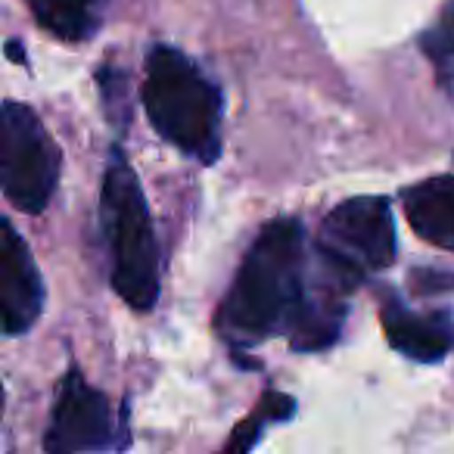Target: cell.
I'll use <instances>...</instances> for the list:
<instances>
[{
    "label": "cell",
    "instance_id": "1",
    "mask_svg": "<svg viewBox=\"0 0 454 454\" xmlns=\"http://www.w3.org/2000/svg\"><path fill=\"white\" fill-rule=\"evenodd\" d=\"M309 249L296 218H274L243 255L234 286L221 299L218 330L231 346L249 348L274 333H290L309 296Z\"/></svg>",
    "mask_w": 454,
    "mask_h": 454
},
{
    "label": "cell",
    "instance_id": "2",
    "mask_svg": "<svg viewBox=\"0 0 454 454\" xmlns=\"http://www.w3.org/2000/svg\"><path fill=\"white\" fill-rule=\"evenodd\" d=\"M144 106L153 128L187 156L215 162L221 150V90L193 59L175 47H153L146 57Z\"/></svg>",
    "mask_w": 454,
    "mask_h": 454
},
{
    "label": "cell",
    "instance_id": "3",
    "mask_svg": "<svg viewBox=\"0 0 454 454\" xmlns=\"http://www.w3.org/2000/svg\"><path fill=\"white\" fill-rule=\"evenodd\" d=\"M100 215L113 255V290L131 309L150 311L159 299V247L146 196L121 153L109 159Z\"/></svg>",
    "mask_w": 454,
    "mask_h": 454
},
{
    "label": "cell",
    "instance_id": "4",
    "mask_svg": "<svg viewBox=\"0 0 454 454\" xmlns=\"http://www.w3.org/2000/svg\"><path fill=\"white\" fill-rule=\"evenodd\" d=\"M59 146L32 106L7 100L0 119V187L10 206L38 215L59 184Z\"/></svg>",
    "mask_w": 454,
    "mask_h": 454
},
{
    "label": "cell",
    "instance_id": "5",
    "mask_svg": "<svg viewBox=\"0 0 454 454\" xmlns=\"http://www.w3.org/2000/svg\"><path fill=\"white\" fill-rule=\"evenodd\" d=\"M395 221L383 196H355L340 202L321 221L317 255L355 286L367 274L389 268L395 262Z\"/></svg>",
    "mask_w": 454,
    "mask_h": 454
},
{
    "label": "cell",
    "instance_id": "6",
    "mask_svg": "<svg viewBox=\"0 0 454 454\" xmlns=\"http://www.w3.org/2000/svg\"><path fill=\"white\" fill-rule=\"evenodd\" d=\"M113 404L106 402L100 389H94L82 377V371H69L59 383L44 448L51 454L100 451V448L113 445Z\"/></svg>",
    "mask_w": 454,
    "mask_h": 454
},
{
    "label": "cell",
    "instance_id": "7",
    "mask_svg": "<svg viewBox=\"0 0 454 454\" xmlns=\"http://www.w3.org/2000/svg\"><path fill=\"white\" fill-rule=\"evenodd\" d=\"M44 309V284L41 271L32 259V249L26 247L16 227L4 221V243H0V315L4 330L10 336H20L32 330Z\"/></svg>",
    "mask_w": 454,
    "mask_h": 454
},
{
    "label": "cell",
    "instance_id": "8",
    "mask_svg": "<svg viewBox=\"0 0 454 454\" xmlns=\"http://www.w3.org/2000/svg\"><path fill=\"white\" fill-rule=\"evenodd\" d=\"M380 321H383L389 346L423 364H435L454 348V321L448 311L417 315L404 302L389 296L380 309Z\"/></svg>",
    "mask_w": 454,
    "mask_h": 454
},
{
    "label": "cell",
    "instance_id": "9",
    "mask_svg": "<svg viewBox=\"0 0 454 454\" xmlns=\"http://www.w3.org/2000/svg\"><path fill=\"white\" fill-rule=\"evenodd\" d=\"M402 208L411 231L429 247L454 253V175L420 181L402 193Z\"/></svg>",
    "mask_w": 454,
    "mask_h": 454
},
{
    "label": "cell",
    "instance_id": "10",
    "mask_svg": "<svg viewBox=\"0 0 454 454\" xmlns=\"http://www.w3.org/2000/svg\"><path fill=\"white\" fill-rule=\"evenodd\" d=\"M41 28L63 41H88L97 32L106 0H28Z\"/></svg>",
    "mask_w": 454,
    "mask_h": 454
},
{
    "label": "cell",
    "instance_id": "11",
    "mask_svg": "<svg viewBox=\"0 0 454 454\" xmlns=\"http://www.w3.org/2000/svg\"><path fill=\"white\" fill-rule=\"evenodd\" d=\"M420 51L435 69L442 94L454 100V0H445L435 22L420 35Z\"/></svg>",
    "mask_w": 454,
    "mask_h": 454
},
{
    "label": "cell",
    "instance_id": "12",
    "mask_svg": "<svg viewBox=\"0 0 454 454\" xmlns=\"http://www.w3.org/2000/svg\"><path fill=\"white\" fill-rule=\"evenodd\" d=\"M293 398L290 395H280V392H265L262 395V404H259V414H255L253 423H240L234 433V439L227 442L231 451H247L259 442V427L262 423H271V420H286L293 414Z\"/></svg>",
    "mask_w": 454,
    "mask_h": 454
},
{
    "label": "cell",
    "instance_id": "13",
    "mask_svg": "<svg viewBox=\"0 0 454 454\" xmlns=\"http://www.w3.org/2000/svg\"><path fill=\"white\" fill-rule=\"evenodd\" d=\"M97 82H100V90H103V103H106L109 113H115V109H125L128 106V94H125V82L128 78L121 75V72H115L113 66H106V69L97 72Z\"/></svg>",
    "mask_w": 454,
    "mask_h": 454
}]
</instances>
